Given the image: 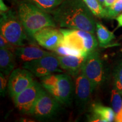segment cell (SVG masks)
I'll return each instance as SVG.
<instances>
[{
	"mask_svg": "<svg viewBox=\"0 0 122 122\" xmlns=\"http://www.w3.org/2000/svg\"><path fill=\"white\" fill-rule=\"evenodd\" d=\"M106 18L109 19L116 18L122 13V0H117L112 6L106 8Z\"/></svg>",
	"mask_w": 122,
	"mask_h": 122,
	"instance_id": "7402d4cb",
	"label": "cell"
},
{
	"mask_svg": "<svg viewBox=\"0 0 122 122\" xmlns=\"http://www.w3.org/2000/svg\"><path fill=\"white\" fill-rule=\"evenodd\" d=\"M75 77L74 93L76 102L79 107L84 108L89 102L94 90L89 79L82 70Z\"/></svg>",
	"mask_w": 122,
	"mask_h": 122,
	"instance_id": "7c38bea8",
	"label": "cell"
},
{
	"mask_svg": "<svg viewBox=\"0 0 122 122\" xmlns=\"http://www.w3.org/2000/svg\"><path fill=\"white\" fill-rule=\"evenodd\" d=\"M32 73L26 68H16L12 71L8 80L9 93L13 98L30 86L35 80Z\"/></svg>",
	"mask_w": 122,
	"mask_h": 122,
	"instance_id": "30bf717a",
	"label": "cell"
},
{
	"mask_svg": "<svg viewBox=\"0 0 122 122\" xmlns=\"http://www.w3.org/2000/svg\"><path fill=\"white\" fill-rule=\"evenodd\" d=\"M17 13L30 39L34 40L35 33L42 28L57 27L52 15L28 1H24L20 3Z\"/></svg>",
	"mask_w": 122,
	"mask_h": 122,
	"instance_id": "7a4b0ae2",
	"label": "cell"
},
{
	"mask_svg": "<svg viewBox=\"0 0 122 122\" xmlns=\"http://www.w3.org/2000/svg\"><path fill=\"white\" fill-rule=\"evenodd\" d=\"M60 103L49 92L43 89L30 114L39 119L52 118L59 110Z\"/></svg>",
	"mask_w": 122,
	"mask_h": 122,
	"instance_id": "52a82bcc",
	"label": "cell"
},
{
	"mask_svg": "<svg viewBox=\"0 0 122 122\" xmlns=\"http://www.w3.org/2000/svg\"><path fill=\"white\" fill-rule=\"evenodd\" d=\"M22 67L28 70L38 77H44L56 72H62L57 56L53 53L40 58L24 62Z\"/></svg>",
	"mask_w": 122,
	"mask_h": 122,
	"instance_id": "ba28073f",
	"label": "cell"
},
{
	"mask_svg": "<svg viewBox=\"0 0 122 122\" xmlns=\"http://www.w3.org/2000/svg\"><path fill=\"white\" fill-rule=\"evenodd\" d=\"M120 95V93L114 87L111 91V103L112 109L116 114L119 112L122 108V99Z\"/></svg>",
	"mask_w": 122,
	"mask_h": 122,
	"instance_id": "44dd1931",
	"label": "cell"
},
{
	"mask_svg": "<svg viewBox=\"0 0 122 122\" xmlns=\"http://www.w3.org/2000/svg\"></svg>",
	"mask_w": 122,
	"mask_h": 122,
	"instance_id": "4dcf8cb0",
	"label": "cell"
},
{
	"mask_svg": "<svg viewBox=\"0 0 122 122\" xmlns=\"http://www.w3.org/2000/svg\"><path fill=\"white\" fill-rule=\"evenodd\" d=\"M0 32L10 43L18 47L25 45V41L29 38L18 13L10 9L1 13Z\"/></svg>",
	"mask_w": 122,
	"mask_h": 122,
	"instance_id": "277c9868",
	"label": "cell"
},
{
	"mask_svg": "<svg viewBox=\"0 0 122 122\" xmlns=\"http://www.w3.org/2000/svg\"><path fill=\"white\" fill-rule=\"evenodd\" d=\"M33 39L41 46L54 51L63 40V36L60 30L54 27H46L35 33Z\"/></svg>",
	"mask_w": 122,
	"mask_h": 122,
	"instance_id": "8fae6325",
	"label": "cell"
},
{
	"mask_svg": "<svg viewBox=\"0 0 122 122\" xmlns=\"http://www.w3.org/2000/svg\"><path fill=\"white\" fill-rule=\"evenodd\" d=\"M99 1H100L101 4L102 5V6H103V4H104V1H105V0H99Z\"/></svg>",
	"mask_w": 122,
	"mask_h": 122,
	"instance_id": "f546056e",
	"label": "cell"
},
{
	"mask_svg": "<svg viewBox=\"0 0 122 122\" xmlns=\"http://www.w3.org/2000/svg\"><path fill=\"white\" fill-rule=\"evenodd\" d=\"M54 51L58 56H75V57H83L82 53L78 50L70 48L63 44H61L54 50Z\"/></svg>",
	"mask_w": 122,
	"mask_h": 122,
	"instance_id": "ffe728a7",
	"label": "cell"
},
{
	"mask_svg": "<svg viewBox=\"0 0 122 122\" xmlns=\"http://www.w3.org/2000/svg\"><path fill=\"white\" fill-rule=\"evenodd\" d=\"M114 87L122 94V61L117 65L114 71Z\"/></svg>",
	"mask_w": 122,
	"mask_h": 122,
	"instance_id": "603a6c76",
	"label": "cell"
},
{
	"mask_svg": "<svg viewBox=\"0 0 122 122\" xmlns=\"http://www.w3.org/2000/svg\"><path fill=\"white\" fill-rule=\"evenodd\" d=\"M15 53L6 49H0V69L1 72L9 76L13 71L15 66Z\"/></svg>",
	"mask_w": 122,
	"mask_h": 122,
	"instance_id": "2e32d148",
	"label": "cell"
},
{
	"mask_svg": "<svg viewBox=\"0 0 122 122\" xmlns=\"http://www.w3.org/2000/svg\"><path fill=\"white\" fill-rule=\"evenodd\" d=\"M92 111V115L90 117L89 121L111 122L115 120L116 113L109 107L96 103L93 105Z\"/></svg>",
	"mask_w": 122,
	"mask_h": 122,
	"instance_id": "9a60e30c",
	"label": "cell"
},
{
	"mask_svg": "<svg viewBox=\"0 0 122 122\" xmlns=\"http://www.w3.org/2000/svg\"><path fill=\"white\" fill-rule=\"evenodd\" d=\"M57 58L62 69L67 71L74 77L81 71L86 58L83 57L58 55H57Z\"/></svg>",
	"mask_w": 122,
	"mask_h": 122,
	"instance_id": "5bb4252c",
	"label": "cell"
},
{
	"mask_svg": "<svg viewBox=\"0 0 122 122\" xmlns=\"http://www.w3.org/2000/svg\"><path fill=\"white\" fill-rule=\"evenodd\" d=\"M42 84L35 80L30 86L13 97L15 106L20 112L30 114V111L43 89Z\"/></svg>",
	"mask_w": 122,
	"mask_h": 122,
	"instance_id": "9c48e42d",
	"label": "cell"
},
{
	"mask_svg": "<svg viewBox=\"0 0 122 122\" xmlns=\"http://www.w3.org/2000/svg\"><path fill=\"white\" fill-rule=\"evenodd\" d=\"M40 79L43 88L59 102L64 105L70 104L74 91V84L70 75L52 74Z\"/></svg>",
	"mask_w": 122,
	"mask_h": 122,
	"instance_id": "3957f363",
	"label": "cell"
},
{
	"mask_svg": "<svg viewBox=\"0 0 122 122\" xmlns=\"http://www.w3.org/2000/svg\"><path fill=\"white\" fill-rule=\"evenodd\" d=\"M15 46H16L10 43L2 35H0V47L1 48L6 49L10 50L13 52L15 53V49H16Z\"/></svg>",
	"mask_w": 122,
	"mask_h": 122,
	"instance_id": "cb8c5ba5",
	"label": "cell"
},
{
	"mask_svg": "<svg viewBox=\"0 0 122 122\" xmlns=\"http://www.w3.org/2000/svg\"><path fill=\"white\" fill-rule=\"evenodd\" d=\"M60 30L63 36L61 44L79 50L84 57L97 50L98 42L93 33L76 29L62 28Z\"/></svg>",
	"mask_w": 122,
	"mask_h": 122,
	"instance_id": "5b68a950",
	"label": "cell"
},
{
	"mask_svg": "<svg viewBox=\"0 0 122 122\" xmlns=\"http://www.w3.org/2000/svg\"><path fill=\"white\" fill-rule=\"evenodd\" d=\"M81 70L89 79L94 91L101 86L106 80L104 65L97 50L86 57Z\"/></svg>",
	"mask_w": 122,
	"mask_h": 122,
	"instance_id": "8992f818",
	"label": "cell"
},
{
	"mask_svg": "<svg viewBox=\"0 0 122 122\" xmlns=\"http://www.w3.org/2000/svg\"><path fill=\"white\" fill-rule=\"evenodd\" d=\"M96 31L98 44L101 47L107 46L115 39L114 33L100 22L96 23Z\"/></svg>",
	"mask_w": 122,
	"mask_h": 122,
	"instance_id": "e0dca14e",
	"label": "cell"
},
{
	"mask_svg": "<svg viewBox=\"0 0 122 122\" xmlns=\"http://www.w3.org/2000/svg\"><path fill=\"white\" fill-rule=\"evenodd\" d=\"M117 1V0H105L104 4H103V7H104L105 9L107 8V7L112 6Z\"/></svg>",
	"mask_w": 122,
	"mask_h": 122,
	"instance_id": "4316f807",
	"label": "cell"
},
{
	"mask_svg": "<svg viewBox=\"0 0 122 122\" xmlns=\"http://www.w3.org/2000/svg\"><path fill=\"white\" fill-rule=\"evenodd\" d=\"M115 120L117 122H122V108L119 112L116 114Z\"/></svg>",
	"mask_w": 122,
	"mask_h": 122,
	"instance_id": "83f0119b",
	"label": "cell"
},
{
	"mask_svg": "<svg viewBox=\"0 0 122 122\" xmlns=\"http://www.w3.org/2000/svg\"><path fill=\"white\" fill-rule=\"evenodd\" d=\"M0 9H1V13H4L9 10L7 6L5 4L3 0H0Z\"/></svg>",
	"mask_w": 122,
	"mask_h": 122,
	"instance_id": "484cf974",
	"label": "cell"
},
{
	"mask_svg": "<svg viewBox=\"0 0 122 122\" xmlns=\"http://www.w3.org/2000/svg\"><path fill=\"white\" fill-rule=\"evenodd\" d=\"M14 53L18 60L24 63L40 58L52 53L48 52L35 46H23L16 48Z\"/></svg>",
	"mask_w": 122,
	"mask_h": 122,
	"instance_id": "4fadbf2b",
	"label": "cell"
},
{
	"mask_svg": "<svg viewBox=\"0 0 122 122\" xmlns=\"http://www.w3.org/2000/svg\"><path fill=\"white\" fill-rule=\"evenodd\" d=\"M94 16L102 18H106V9L99 0H83Z\"/></svg>",
	"mask_w": 122,
	"mask_h": 122,
	"instance_id": "d6986e66",
	"label": "cell"
},
{
	"mask_svg": "<svg viewBox=\"0 0 122 122\" xmlns=\"http://www.w3.org/2000/svg\"><path fill=\"white\" fill-rule=\"evenodd\" d=\"M56 25L61 28L76 29L94 34V15L83 0H65L50 13Z\"/></svg>",
	"mask_w": 122,
	"mask_h": 122,
	"instance_id": "6da1fadb",
	"label": "cell"
},
{
	"mask_svg": "<svg viewBox=\"0 0 122 122\" xmlns=\"http://www.w3.org/2000/svg\"><path fill=\"white\" fill-rule=\"evenodd\" d=\"M50 14L65 0H25Z\"/></svg>",
	"mask_w": 122,
	"mask_h": 122,
	"instance_id": "ac0fdd59",
	"label": "cell"
},
{
	"mask_svg": "<svg viewBox=\"0 0 122 122\" xmlns=\"http://www.w3.org/2000/svg\"><path fill=\"white\" fill-rule=\"evenodd\" d=\"M8 76L5 75L3 73L0 74V93L1 96H5L6 91L7 85H8Z\"/></svg>",
	"mask_w": 122,
	"mask_h": 122,
	"instance_id": "d4e9b609",
	"label": "cell"
},
{
	"mask_svg": "<svg viewBox=\"0 0 122 122\" xmlns=\"http://www.w3.org/2000/svg\"><path fill=\"white\" fill-rule=\"evenodd\" d=\"M116 19H117V22H118V27H122V13L120 14L118 16L116 17Z\"/></svg>",
	"mask_w": 122,
	"mask_h": 122,
	"instance_id": "f1b7e54d",
	"label": "cell"
}]
</instances>
